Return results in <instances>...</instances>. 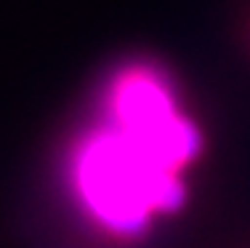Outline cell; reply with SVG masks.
Wrapping results in <instances>:
<instances>
[{
  "label": "cell",
  "mask_w": 250,
  "mask_h": 248,
  "mask_svg": "<svg viewBox=\"0 0 250 248\" xmlns=\"http://www.w3.org/2000/svg\"><path fill=\"white\" fill-rule=\"evenodd\" d=\"M77 190L91 214L117 235H139L154 214H170L187 198L181 174L168 171L115 123L83 147Z\"/></svg>",
  "instance_id": "1"
}]
</instances>
